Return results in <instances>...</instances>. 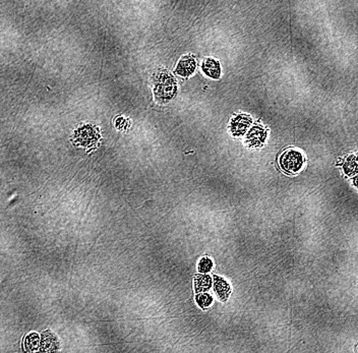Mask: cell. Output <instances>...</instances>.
Segmentation results:
<instances>
[{
  "mask_svg": "<svg viewBox=\"0 0 358 353\" xmlns=\"http://www.w3.org/2000/svg\"><path fill=\"white\" fill-rule=\"evenodd\" d=\"M177 92V84L175 79L167 72H161L155 78L154 94L159 103H167Z\"/></svg>",
  "mask_w": 358,
  "mask_h": 353,
  "instance_id": "cell-1",
  "label": "cell"
},
{
  "mask_svg": "<svg viewBox=\"0 0 358 353\" xmlns=\"http://www.w3.org/2000/svg\"><path fill=\"white\" fill-rule=\"evenodd\" d=\"M279 163L281 168L289 174L297 173L304 165L303 155L294 149H288L282 153Z\"/></svg>",
  "mask_w": 358,
  "mask_h": 353,
  "instance_id": "cell-2",
  "label": "cell"
},
{
  "mask_svg": "<svg viewBox=\"0 0 358 353\" xmlns=\"http://www.w3.org/2000/svg\"><path fill=\"white\" fill-rule=\"evenodd\" d=\"M99 129L93 125H84L77 129L75 134V140L78 145L92 147L96 145L99 135Z\"/></svg>",
  "mask_w": 358,
  "mask_h": 353,
  "instance_id": "cell-3",
  "label": "cell"
},
{
  "mask_svg": "<svg viewBox=\"0 0 358 353\" xmlns=\"http://www.w3.org/2000/svg\"><path fill=\"white\" fill-rule=\"evenodd\" d=\"M267 130L260 124H254L246 134V144L251 148H260L265 143Z\"/></svg>",
  "mask_w": 358,
  "mask_h": 353,
  "instance_id": "cell-4",
  "label": "cell"
},
{
  "mask_svg": "<svg viewBox=\"0 0 358 353\" xmlns=\"http://www.w3.org/2000/svg\"><path fill=\"white\" fill-rule=\"evenodd\" d=\"M252 123L251 118L246 114H237L231 119L230 129L234 136L243 135L250 124Z\"/></svg>",
  "mask_w": 358,
  "mask_h": 353,
  "instance_id": "cell-5",
  "label": "cell"
},
{
  "mask_svg": "<svg viewBox=\"0 0 358 353\" xmlns=\"http://www.w3.org/2000/svg\"><path fill=\"white\" fill-rule=\"evenodd\" d=\"M195 67H196L195 58L192 55H185L177 63L175 74H177L180 77L187 78L193 74Z\"/></svg>",
  "mask_w": 358,
  "mask_h": 353,
  "instance_id": "cell-6",
  "label": "cell"
},
{
  "mask_svg": "<svg viewBox=\"0 0 358 353\" xmlns=\"http://www.w3.org/2000/svg\"><path fill=\"white\" fill-rule=\"evenodd\" d=\"M214 291H215V293L217 294V296L220 300L227 301L230 296V293H231V288H230V285L223 278L215 275L214 276Z\"/></svg>",
  "mask_w": 358,
  "mask_h": 353,
  "instance_id": "cell-7",
  "label": "cell"
},
{
  "mask_svg": "<svg viewBox=\"0 0 358 353\" xmlns=\"http://www.w3.org/2000/svg\"><path fill=\"white\" fill-rule=\"evenodd\" d=\"M201 68L203 70V73L214 79V80H218L221 77V66L220 63L218 61H216L215 59L212 58H207L203 60Z\"/></svg>",
  "mask_w": 358,
  "mask_h": 353,
  "instance_id": "cell-8",
  "label": "cell"
},
{
  "mask_svg": "<svg viewBox=\"0 0 358 353\" xmlns=\"http://www.w3.org/2000/svg\"><path fill=\"white\" fill-rule=\"evenodd\" d=\"M194 290L196 293H204L212 287V277L206 274H198L194 277Z\"/></svg>",
  "mask_w": 358,
  "mask_h": 353,
  "instance_id": "cell-9",
  "label": "cell"
},
{
  "mask_svg": "<svg viewBox=\"0 0 358 353\" xmlns=\"http://www.w3.org/2000/svg\"><path fill=\"white\" fill-rule=\"evenodd\" d=\"M343 170L346 175L354 176L357 173V160L355 155H350L343 163Z\"/></svg>",
  "mask_w": 358,
  "mask_h": 353,
  "instance_id": "cell-10",
  "label": "cell"
},
{
  "mask_svg": "<svg viewBox=\"0 0 358 353\" xmlns=\"http://www.w3.org/2000/svg\"><path fill=\"white\" fill-rule=\"evenodd\" d=\"M195 299H196V302L197 305L201 308V309H208L212 302H213V298L210 294L208 293H198L196 296H195Z\"/></svg>",
  "mask_w": 358,
  "mask_h": 353,
  "instance_id": "cell-11",
  "label": "cell"
},
{
  "mask_svg": "<svg viewBox=\"0 0 358 353\" xmlns=\"http://www.w3.org/2000/svg\"><path fill=\"white\" fill-rule=\"evenodd\" d=\"M212 267H213V262H212V260L210 259V258H208V257H204V258H202L200 261H199V263H198V271L200 272V273H208L209 271H211V269H212Z\"/></svg>",
  "mask_w": 358,
  "mask_h": 353,
  "instance_id": "cell-12",
  "label": "cell"
},
{
  "mask_svg": "<svg viewBox=\"0 0 358 353\" xmlns=\"http://www.w3.org/2000/svg\"><path fill=\"white\" fill-rule=\"evenodd\" d=\"M125 122H126V120H125L124 118H122V117H117L116 120H115V125H116L117 128L122 129V128H124V127H123V124H125Z\"/></svg>",
  "mask_w": 358,
  "mask_h": 353,
  "instance_id": "cell-13",
  "label": "cell"
}]
</instances>
